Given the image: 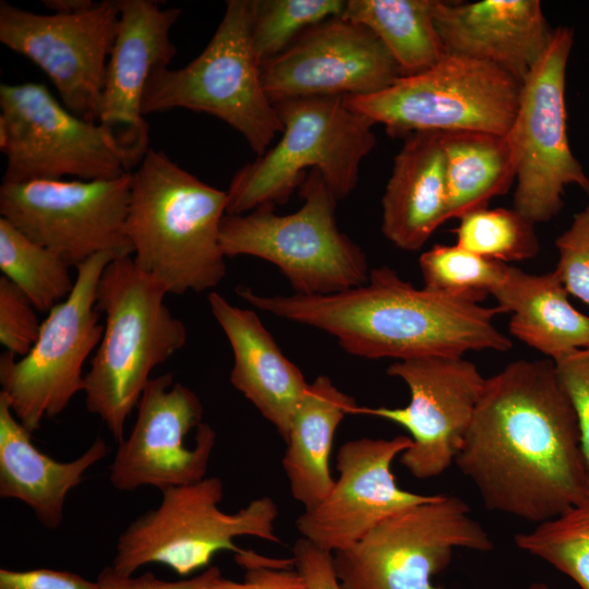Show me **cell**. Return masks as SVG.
<instances>
[{
	"label": "cell",
	"mask_w": 589,
	"mask_h": 589,
	"mask_svg": "<svg viewBox=\"0 0 589 589\" xmlns=\"http://www.w3.org/2000/svg\"><path fill=\"white\" fill-rule=\"evenodd\" d=\"M455 464L486 509L534 524L589 497L577 412L552 360L485 378Z\"/></svg>",
	"instance_id": "cell-1"
},
{
	"label": "cell",
	"mask_w": 589,
	"mask_h": 589,
	"mask_svg": "<svg viewBox=\"0 0 589 589\" xmlns=\"http://www.w3.org/2000/svg\"><path fill=\"white\" fill-rule=\"evenodd\" d=\"M236 291L257 310L332 335L354 357L404 361L512 348L493 324L503 313L498 305L416 288L388 266L371 268L359 287L326 296H264L244 286Z\"/></svg>",
	"instance_id": "cell-2"
},
{
	"label": "cell",
	"mask_w": 589,
	"mask_h": 589,
	"mask_svg": "<svg viewBox=\"0 0 589 589\" xmlns=\"http://www.w3.org/2000/svg\"><path fill=\"white\" fill-rule=\"evenodd\" d=\"M131 175L127 236L135 266L167 294L219 285L227 273L220 244L227 191L152 148Z\"/></svg>",
	"instance_id": "cell-3"
},
{
	"label": "cell",
	"mask_w": 589,
	"mask_h": 589,
	"mask_svg": "<svg viewBox=\"0 0 589 589\" xmlns=\"http://www.w3.org/2000/svg\"><path fill=\"white\" fill-rule=\"evenodd\" d=\"M166 294L131 255L110 261L98 281L96 306L105 314V325L84 375V393L87 410L104 421L118 443L151 372L188 340L184 323L165 303Z\"/></svg>",
	"instance_id": "cell-4"
},
{
	"label": "cell",
	"mask_w": 589,
	"mask_h": 589,
	"mask_svg": "<svg viewBox=\"0 0 589 589\" xmlns=\"http://www.w3.org/2000/svg\"><path fill=\"white\" fill-rule=\"evenodd\" d=\"M283 124L280 140L232 177L227 215L288 202L304 170H317L337 200L359 181L362 159L374 148L375 124L351 110L345 96L290 98L273 103Z\"/></svg>",
	"instance_id": "cell-5"
},
{
	"label": "cell",
	"mask_w": 589,
	"mask_h": 589,
	"mask_svg": "<svg viewBox=\"0 0 589 589\" xmlns=\"http://www.w3.org/2000/svg\"><path fill=\"white\" fill-rule=\"evenodd\" d=\"M302 206L279 215L264 205L225 215L220 244L226 257L265 260L302 296H326L359 287L370 269L363 250L337 226V199L317 170L301 185Z\"/></svg>",
	"instance_id": "cell-6"
},
{
	"label": "cell",
	"mask_w": 589,
	"mask_h": 589,
	"mask_svg": "<svg viewBox=\"0 0 589 589\" xmlns=\"http://www.w3.org/2000/svg\"><path fill=\"white\" fill-rule=\"evenodd\" d=\"M254 0H229L204 50L183 68L156 70L143 115L183 108L214 116L238 131L259 156L283 124L261 79L252 41Z\"/></svg>",
	"instance_id": "cell-7"
},
{
	"label": "cell",
	"mask_w": 589,
	"mask_h": 589,
	"mask_svg": "<svg viewBox=\"0 0 589 589\" xmlns=\"http://www.w3.org/2000/svg\"><path fill=\"white\" fill-rule=\"evenodd\" d=\"M520 89V81L493 63L446 53L421 73L401 75L381 92L345 100L351 110L382 123L393 137L425 131L506 134Z\"/></svg>",
	"instance_id": "cell-8"
},
{
	"label": "cell",
	"mask_w": 589,
	"mask_h": 589,
	"mask_svg": "<svg viewBox=\"0 0 589 589\" xmlns=\"http://www.w3.org/2000/svg\"><path fill=\"white\" fill-rule=\"evenodd\" d=\"M3 182L117 179L140 164L119 135L62 106L43 83L0 85Z\"/></svg>",
	"instance_id": "cell-9"
},
{
	"label": "cell",
	"mask_w": 589,
	"mask_h": 589,
	"mask_svg": "<svg viewBox=\"0 0 589 589\" xmlns=\"http://www.w3.org/2000/svg\"><path fill=\"white\" fill-rule=\"evenodd\" d=\"M161 493L160 504L119 536L112 560L118 572L133 575L143 565L160 563L180 576H189L207 567L220 551L244 554L247 550L233 542L237 537L281 542L274 529L278 507L269 496L255 498L230 514L218 506L224 497V483L218 477H205Z\"/></svg>",
	"instance_id": "cell-10"
},
{
	"label": "cell",
	"mask_w": 589,
	"mask_h": 589,
	"mask_svg": "<svg viewBox=\"0 0 589 589\" xmlns=\"http://www.w3.org/2000/svg\"><path fill=\"white\" fill-rule=\"evenodd\" d=\"M493 546L466 501L437 494L385 519L351 548L334 552L333 561L342 589H444L433 577L456 550Z\"/></svg>",
	"instance_id": "cell-11"
},
{
	"label": "cell",
	"mask_w": 589,
	"mask_h": 589,
	"mask_svg": "<svg viewBox=\"0 0 589 589\" xmlns=\"http://www.w3.org/2000/svg\"><path fill=\"white\" fill-rule=\"evenodd\" d=\"M113 259L100 252L76 266L72 292L49 311L31 350L21 360L8 351L0 356V394L29 432L84 392L83 365L104 333L96 306L98 281Z\"/></svg>",
	"instance_id": "cell-12"
},
{
	"label": "cell",
	"mask_w": 589,
	"mask_h": 589,
	"mask_svg": "<svg viewBox=\"0 0 589 589\" xmlns=\"http://www.w3.org/2000/svg\"><path fill=\"white\" fill-rule=\"evenodd\" d=\"M574 31H553L541 59L521 83L509 131L515 169L514 209L532 223H544L563 207L567 185L589 194V177L574 156L567 134L565 81Z\"/></svg>",
	"instance_id": "cell-13"
},
{
	"label": "cell",
	"mask_w": 589,
	"mask_h": 589,
	"mask_svg": "<svg viewBox=\"0 0 589 589\" xmlns=\"http://www.w3.org/2000/svg\"><path fill=\"white\" fill-rule=\"evenodd\" d=\"M131 183V172L111 180L2 182L0 215L70 267L100 252L128 256Z\"/></svg>",
	"instance_id": "cell-14"
},
{
	"label": "cell",
	"mask_w": 589,
	"mask_h": 589,
	"mask_svg": "<svg viewBox=\"0 0 589 589\" xmlns=\"http://www.w3.org/2000/svg\"><path fill=\"white\" fill-rule=\"evenodd\" d=\"M119 12L118 0L74 14H39L2 0L0 41L46 73L68 110L96 122Z\"/></svg>",
	"instance_id": "cell-15"
},
{
	"label": "cell",
	"mask_w": 589,
	"mask_h": 589,
	"mask_svg": "<svg viewBox=\"0 0 589 589\" xmlns=\"http://www.w3.org/2000/svg\"><path fill=\"white\" fill-rule=\"evenodd\" d=\"M134 425L118 446L109 480L119 491L151 485L164 491L205 478L216 443L202 422L199 396L171 372L151 378L136 406Z\"/></svg>",
	"instance_id": "cell-16"
},
{
	"label": "cell",
	"mask_w": 589,
	"mask_h": 589,
	"mask_svg": "<svg viewBox=\"0 0 589 589\" xmlns=\"http://www.w3.org/2000/svg\"><path fill=\"white\" fill-rule=\"evenodd\" d=\"M386 373L407 385L409 404L402 408L358 407L356 414L378 417L406 429L412 444L400 454V464L419 480L441 476L461 449L485 377L462 358L396 361Z\"/></svg>",
	"instance_id": "cell-17"
},
{
	"label": "cell",
	"mask_w": 589,
	"mask_h": 589,
	"mask_svg": "<svg viewBox=\"0 0 589 589\" xmlns=\"http://www.w3.org/2000/svg\"><path fill=\"white\" fill-rule=\"evenodd\" d=\"M400 76L397 63L375 34L341 16L306 29L285 51L261 64L263 87L272 103L366 96Z\"/></svg>",
	"instance_id": "cell-18"
},
{
	"label": "cell",
	"mask_w": 589,
	"mask_h": 589,
	"mask_svg": "<svg viewBox=\"0 0 589 589\" xmlns=\"http://www.w3.org/2000/svg\"><path fill=\"white\" fill-rule=\"evenodd\" d=\"M411 444L407 435L345 442L337 453L339 477L333 489L296 520L302 538L327 552L346 550L385 519L435 498L437 494L412 493L396 483L392 465Z\"/></svg>",
	"instance_id": "cell-19"
},
{
	"label": "cell",
	"mask_w": 589,
	"mask_h": 589,
	"mask_svg": "<svg viewBox=\"0 0 589 589\" xmlns=\"http://www.w3.org/2000/svg\"><path fill=\"white\" fill-rule=\"evenodd\" d=\"M118 3L119 23L107 62L98 122L115 132L119 127L122 142L141 163L149 149L148 124L142 111L145 87L152 74L168 68L176 56L170 32L181 10L163 9L152 0Z\"/></svg>",
	"instance_id": "cell-20"
},
{
	"label": "cell",
	"mask_w": 589,
	"mask_h": 589,
	"mask_svg": "<svg viewBox=\"0 0 589 589\" xmlns=\"http://www.w3.org/2000/svg\"><path fill=\"white\" fill-rule=\"evenodd\" d=\"M435 26L447 53L493 63L521 83L554 31L538 0H438Z\"/></svg>",
	"instance_id": "cell-21"
},
{
	"label": "cell",
	"mask_w": 589,
	"mask_h": 589,
	"mask_svg": "<svg viewBox=\"0 0 589 589\" xmlns=\"http://www.w3.org/2000/svg\"><path fill=\"white\" fill-rule=\"evenodd\" d=\"M207 300L233 353L231 385L273 424L286 443L309 383L254 311L231 304L216 291L209 292Z\"/></svg>",
	"instance_id": "cell-22"
},
{
	"label": "cell",
	"mask_w": 589,
	"mask_h": 589,
	"mask_svg": "<svg viewBox=\"0 0 589 589\" xmlns=\"http://www.w3.org/2000/svg\"><path fill=\"white\" fill-rule=\"evenodd\" d=\"M404 140L382 197V232L413 252L447 221L444 132H414Z\"/></svg>",
	"instance_id": "cell-23"
},
{
	"label": "cell",
	"mask_w": 589,
	"mask_h": 589,
	"mask_svg": "<svg viewBox=\"0 0 589 589\" xmlns=\"http://www.w3.org/2000/svg\"><path fill=\"white\" fill-rule=\"evenodd\" d=\"M31 433L0 394V496L25 503L44 527L56 529L69 492L107 455L108 446L98 437L76 459L58 461L34 445Z\"/></svg>",
	"instance_id": "cell-24"
},
{
	"label": "cell",
	"mask_w": 589,
	"mask_h": 589,
	"mask_svg": "<svg viewBox=\"0 0 589 589\" xmlns=\"http://www.w3.org/2000/svg\"><path fill=\"white\" fill-rule=\"evenodd\" d=\"M492 296L512 313L510 334L550 360L589 347V315L572 305L554 271L534 275L508 266Z\"/></svg>",
	"instance_id": "cell-25"
},
{
	"label": "cell",
	"mask_w": 589,
	"mask_h": 589,
	"mask_svg": "<svg viewBox=\"0 0 589 589\" xmlns=\"http://www.w3.org/2000/svg\"><path fill=\"white\" fill-rule=\"evenodd\" d=\"M359 406L326 375L309 386L294 413L281 459L293 500L304 509L320 503L333 489L329 458L336 430Z\"/></svg>",
	"instance_id": "cell-26"
},
{
	"label": "cell",
	"mask_w": 589,
	"mask_h": 589,
	"mask_svg": "<svg viewBox=\"0 0 589 589\" xmlns=\"http://www.w3.org/2000/svg\"><path fill=\"white\" fill-rule=\"evenodd\" d=\"M446 219L488 207L505 194L516 179L506 134L482 131L444 132Z\"/></svg>",
	"instance_id": "cell-27"
},
{
	"label": "cell",
	"mask_w": 589,
	"mask_h": 589,
	"mask_svg": "<svg viewBox=\"0 0 589 589\" xmlns=\"http://www.w3.org/2000/svg\"><path fill=\"white\" fill-rule=\"evenodd\" d=\"M438 0H348L341 17L375 34L401 75L421 73L447 52L435 26Z\"/></svg>",
	"instance_id": "cell-28"
},
{
	"label": "cell",
	"mask_w": 589,
	"mask_h": 589,
	"mask_svg": "<svg viewBox=\"0 0 589 589\" xmlns=\"http://www.w3.org/2000/svg\"><path fill=\"white\" fill-rule=\"evenodd\" d=\"M0 269L39 312H49L73 290L70 266L0 217Z\"/></svg>",
	"instance_id": "cell-29"
},
{
	"label": "cell",
	"mask_w": 589,
	"mask_h": 589,
	"mask_svg": "<svg viewBox=\"0 0 589 589\" xmlns=\"http://www.w3.org/2000/svg\"><path fill=\"white\" fill-rule=\"evenodd\" d=\"M521 551L589 589V497L556 517L539 522L514 538Z\"/></svg>",
	"instance_id": "cell-30"
},
{
	"label": "cell",
	"mask_w": 589,
	"mask_h": 589,
	"mask_svg": "<svg viewBox=\"0 0 589 589\" xmlns=\"http://www.w3.org/2000/svg\"><path fill=\"white\" fill-rule=\"evenodd\" d=\"M456 244L483 257L507 263L533 259L540 244L534 223L514 208H481L461 216Z\"/></svg>",
	"instance_id": "cell-31"
},
{
	"label": "cell",
	"mask_w": 589,
	"mask_h": 589,
	"mask_svg": "<svg viewBox=\"0 0 589 589\" xmlns=\"http://www.w3.org/2000/svg\"><path fill=\"white\" fill-rule=\"evenodd\" d=\"M425 288L480 303L503 281L508 265L457 244H435L419 259Z\"/></svg>",
	"instance_id": "cell-32"
},
{
	"label": "cell",
	"mask_w": 589,
	"mask_h": 589,
	"mask_svg": "<svg viewBox=\"0 0 589 589\" xmlns=\"http://www.w3.org/2000/svg\"><path fill=\"white\" fill-rule=\"evenodd\" d=\"M342 0H254L252 41L263 62L285 51L303 32L340 16Z\"/></svg>",
	"instance_id": "cell-33"
},
{
	"label": "cell",
	"mask_w": 589,
	"mask_h": 589,
	"mask_svg": "<svg viewBox=\"0 0 589 589\" xmlns=\"http://www.w3.org/2000/svg\"><path fill=\"white\" fill-rule=\"evenodd\" d=\"M555 244L558 261L554 272L568 294L589 306V202Z\"/></svg>",
	"instance_id": "cell-34"
},
{
	"label": "cell",
	"mask_w": 589,
	"mask_h": 589,
	"mask_svg": "<svg viewBox=\"0 0 589 589\" xmlns=\"http://www.w3.org/2000/svg\"><path fill=\"white\" fill-rule=\"evenodd\" d=\"M29 299L3 275L0 277V342L24 357L38 338L41 323Z\"/></svg>",
	"instance_id": "cell-35"
},
{
	"label": "cell",
	"mask_w": 589,
	"mask_h": 589,
	"mask_svg": "<svg viewBox=\"0 0 589 589\" xmlns=\"http://www.w3.org/2000/svg\"><path fill=\"white\" fill-rule=\"evenodd\" d=\"M553 362L577 412L582 449L589 469V347Z\"/></svg>",
	"instance_id": "cell-36"
},
{
	"label": "cell",
	"mask_w": 589,
	"mask_h": 589,
	"mask_svg": "<svg viewBox=\"0 0 589 589\" xmlns=\"http://www.w3.org/2000/svg\"><path fill=\"white\" fill-rule=\"evenodd\" d=\"M220 574L218 567L211 566L202 574L189 579L166 581L149 572L137 577L127 575L118 572L111 565L101 569L96 584L98 589H205Z\"/></svg>",
	"instance_id": "cell-37"
},
{
	"label": "cell",
	"mask_w": 589,
	"mask_h": 589,
	"mask_svg": "<svg viewBox=\"0 0 589 589\" xmlns=\"http://www.w3.org/2000/svg\"><path fill=\"white\" fill-rule=\"evenodd\" d=\"M292 561L306 589H342L334 569L332 552L300 538L292 548Z\"/></svg>",
	"instance_id": "cell-38"
},
{
	"label": "cell",
	"mask_w": 589,
	"mask_h": 589,
	"mask_svg": "<svg viewBox=\"0 0 589 589\" xmlns=\"http://www.w3.org/2000/svg\"><path fill=\"white\" fill-rule=\"evenodd\" d=\"M0 589H98V587L96 581H89L67 570L1 568Z\"/></svg>",
	"instance_id": "cell-39"
},
{
	"label": "cell",
	"mask_w": 589,
	"mask_h": 589,
	"mask_svg": "<svg viewBox=\"0 0 589 589\" xmlns=\"http://www.w3.org/2000/svg\"><path fill=\"white\" fill-rule=\"evenodd\" d=\"M205 589H305L298 572L288 568L254 566L247 568L244 582L215 577Z\"/></svg>",
	"instance_id": "cell-40"
},
{
	"label": "cell",
	"mask_w": 589,
	"mask_h": 589,
	"mask_svg": "<svg viewBox=\"0 0 589 589\" xmlns=\"http://www.w3.org/2000/svg\"><path fill=\"white\" fill-rule=\"evenodd\" d=\"M44 5L56 14H74L95 5L92 0H43Z\"/></svg>",
	"instance_id": "cell-41"
},
{
	"label": "cell",
	"mask_w": 589,
	"mask_h": 589,
	"mask_svg": "<svg viewBox=\"0 0 589 589\" xmlns=\"http://www.w3.org/2000/svg\"><path fill=\"white\" fill-rule=\"evenodd\" d=\"M525 589H552V588L545 582L538 581V582H532L528 585V587Z\"/></svg>",
	"instance_id": "cell-42"
},
{
	"label": "cell",
	"mask_w": 589,
	"mask_h": 589,
	"mask_svg": "<svg viewBox=\"0 0 589 589\" xmlns=\"http://www.w3.org/2000/svg\"><path fill=\"white\" fill-rule=\"evenodd\" d=\"M306 589V588H305Z\"/></svg>",
	"instance_id": "cell-43"
}]
</instances>
